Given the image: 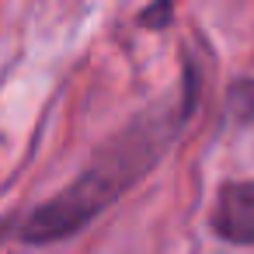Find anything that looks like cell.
<instances>
[{"label": "cell", "instance_id": "1", "mask_svg": "<svg viewBox=\"0 0 254 254\" xmlns=\"http://www.w3.org/2000/svg\"><path fill=\"white\" fill-rule=\"evenodd\" d=\"M195 98H198V73L191 66L181 77V91L174 101L157 105L139 119H132L126 129H119L56 198L35 205L18 223L14 237L28 247H42L66 240L80 233L87 223H94L112 202H119L132 185H139L160 164V157L174 146L188 115L195 112Z\"/></svg>", "mask_w": 254, "mask_h": 254}, {"label": "cell", "instance_id": "3", "mask_svg": "<svg viewBox=\"0 0 254 254\" xmlns=\"http://www.w3.org/2000/svg\"><path fill=\"white\" fill-rule=\"evenodd\" d=\"M226 108L230 115H237L240 122H251L254 119V77H240L230 84L226 91Z\"/></svg>", "mask_w": 254, "mask_h": 254}, {"label": "cell", "instance_id": "2", "mask_svg": "<svg viewBox=\"0 0 254 254\" xmlns=\"http://www.w3.org/2000/svg\"><path fill=\"white\" fill-rule=\"evenodd\" d=\"M212 230L230 244H254V181H226L216 191Z\"/></svg>", "mask_w": 254, "mask_h": 254}]
</instances>
